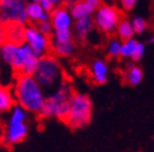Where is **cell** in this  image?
<instances>
[{
    "mask_svg": "<svg viewBox=\"0 0 154 152\" xmlns=\"http://www.w3.org/2000/svg\"><path fill=\"white\" fill-rule=\"evenodd\" d=\"M15 105H16V99L12 88L2 86V89H0V111L3 113L10 112Z\"/></svg>",
    "mask_w": 154,
    "mask_h": 152,
    "instance_id": "18",
    "label": "cell"
},
{
    "mask_svg": "<svg viewBox=\"0 0 154 152\" xmlns=\"http://www.w3.org/2000/svg\"><path fill=\"white\" fill-rule=\"evenodd\" d=\"M28 135V127L26 122H8L3 133V142L14 146L22 142Z\"/></svg>",
    "mask_w": 154,
    "mask_h": 152,
    "instance_id": "9",
    "label": "cell"
},
{
    "mask_svg": "<svg viewBox=\"0 0 154 152\" xmlns=\"http://www.w3.org/2000/svg\"><path fill=\"white\" fill-rule=\"evenodd\" d=\"M138 42L137 39H128V40H125L122 43V49H121V57L124 60H128V61H132L133 56H134V52H136V49H137V45H138Z\"/></svg>",
    "mask_w": 154,
    "mask_h": 152,
    "instance_id": "20",
    "label": "cell"
},
{
    "mask_svg": "<svg viewBox=\"0 0 154 152\" xmlns=\"http://www.w3.org/2000/svg\"><path fill=\"white\" fill-rule=\"evenodd\" d=\"M115 33H116V37L120 38L122 42L134 38L136 32H134V27H133L132 20H128V18H126V17H122L121 21L118 25V28H116V32Z\"/></svg>",
    "mask_w": 154,
    "mask_h": 152,
    "instance_id": "19",
    "label": "cell"
},
{
    "mask_svg": "<svg viewBox=\"0 0 154 152\" xmlns=\"http://www.w3.org/2000/svg\"><path fill=\"white\" fill-rule=\"evenodd\" d=\"M121 18V9L112 4H102L93 13L95 28L103 34H112L116 32Z\"/></svg>",
    "mask_w": 154,
    "mask_h": 152,
    "instance_id": "6",
    "label": "cell"
},
{
    "mask_svg": "<svg viewBox=\"0 0 154 152\" xmlns=\"http://www.w3.org/2000/svg\"><path fill=\"white\" fill-rule=\"evenodd\" d=\"M108 1H115V0H108Z\"/></svg>",
    "mask_w": 154,
    "mask_h": 152,
    "instance_id": "32",
    "label": "cell"
},
{
    "mask_svg": "<svg viewBox=\"0 0 154 152\" xmlns=\"http://www.w3.org/2000/svg\"><path fill=\"white\" fill-rule=\"evenodd\" d=\"M50 21L55 31H72L75 18L66 5L55 7L50 12Z\"/></svg>",
    "mask_w": 154,
    "mask_h": 152,
    "instance_id": "10",
    "label": "cell"
},
{
    "mask_svg": "<svg viewBox=\"0 0 154 152\" xmlns=\"http://www.w3.org/2000/svg\"><path fill=\"white\" fill-rule=\"evenodd\" d=\"M57 59L53 54L42 56L33 74L44 90L53 91L64 82V69Z\"/></svg>",
    "mask_w": 154,
    "mask_h": 152,
    "instance_id": "4",
    "label": "cell"
},
{
    "mask_svg": "<svg viewBox=\"0 0 154 152\" xmlns=\"http://www.w3.org/2000/svg\"><path fill=\"white\" fill-rule=\"evenodd\" d=\"M50 51L56 57H60V59L70 57L75 52V42L60 43V42L51 40V50Z\"/></svg>",
    "mask_w": 154,
    "mask_h": 152,
    "instance_id": "17",
    "label": "cell"
},
{
    "mask_svg": "<svg viewBox=\"0 0 154 152\" xmlns=\"http://www.w3.org/2000/svg\"><path fill=\"white\" fill-rule=\"evenodd\" d=\"M72 94L71 85L64 80L47 96L39 116L43 118H57L65 122L70 113V99Z\"/></svg>",
    "mask_w": 154,
    "mask_h": 152,
    "instance_id": "3",
    "label": "cell"
},
{
    "mask_svg": "<svg viewBox=\"0 0 154 152\" xmlns=\"http://www.w3.org/2000/svg\"><path fill=\"white\" fill-rule=\"evenodd\" d=\"M51 40L54 42H60V43H69V42H73L75 37H73V32L72 31H55Z\"/></svg>",
    "mask_w": 154,
    "mask_h": 152,
    "instance_id": "22",
    "label": "cell"
},
{
    "mask_svg": "<svg viewBox=\"0 0 154 152\" xmlns=\"http://www.w3.org/2000/svg\"><path fill=\"white\" fill-rule=\"evenodd\" d=\"M51 1L54 3L55 7H59V6H63V5H65V1H66V0H51Z\"/></svg>",
    "mask_w": 154,
    "mask_h": 152,
    "instance_id": "29",
    "label": "cell"
},
{
    "mask_svg": "<svg viewBox=\"0 0 154 152\" xmlns=\"http://www.w3.org/2000/svg\"><path fill=\"white\" fill-rule=\"evenodd\" d=\"M26 12L28 17V22L31 25H38L43 21L50 20V12L45 11L43 6L41 5V3L33 1V0H29L27 3Z\"/></svg>",
    "mask_w": 154,
    "mask_h": 152,
    "instance_id": "14",
    "label": "cell"
},
{
    "mask_svg": "<svg viewBox=\"0 0 154 152\" xmlns=\"http://www.w3.org/2000/svg\"><path fill=\"white\" fill-rule=\"evenodd\" d=\"M27 0H0V18L2 25L21 23L27 25L28 17L26 12Z\"/></svg>",
    "mask_w": 154,
    "mask_h": 152,
    "instance_id": "7",
    "label": "cell"
},
{
    "mask_svg": "<svg viewBox=\"0 0 154 152\" xmlns=\"http://www.w3.org/2000/svg\"><path fill=\"white\" fill-rule=\"evenodd\" d=\"M11 88L16 99V104L22 106L29 113L39 115L47 100V95L45 90L37 82L34 75L17 74Z\"/></svg>",
    "mask_w": 154,
    "mask_h": 152,
    "instance_id": "2",
    "label": "cell"
},
{
    "mask_svg": "<svg viewBox=\"0 0 154 152\" xmlns=\"http://www.w3.org/2000/svg\"><path fill=\"white\" fill-rule=\"evenodd\" d=\"M147 44H154V35H149L148 38H147Z\"/></svg>",
    "mask_w": 154,
    "mask_h": 152,
    "instance_id": "30",
    "label": "cell"
},
{
    "mask_svg": "<svg viewBox=\"0 0 154 152\" xmlns=\"http://www.w3.org/2000/svg\"><path fill=\"white\" fill-rule=\"evenodd\" d=\"M0 56L2 61L16 74L28 75L34 74L41 60V56L35 54L34 50L25 42L20 44L4 42L0 48Z\"/></svg>",
    "mask_w": 154,
    "mask_h": 152,
    "instance_id": "1",
    "label": "cell"
},
{
    "mask_svg": "<svg viewBox=\"0 0 154 152\" xmlns=\"http://www.w3.org/2000/svg\"><path fill=\"white\" fill-rule=\"evenodd\" d=\"M122 40L120 38H111L106 44V54L109 57L116 59V57H121V49H122Z\"/></svg>",
    "mask_w": 154,
    "mask_h": 152,
    "instance_id": "21",
    "label": "cell"
},
{
    "mask_svg": "<svg viewBox=\"0 0 154 152\" xmlns=\"http://www.w3.org/2000/svg\"><path fill=\"white\" fill-rule=\"evenodd\" d=\"M118 3H119V7L121 9V11L130 12L136 7L138 0H118Z\"/></svg>",
    "mask_w": 154,
    "mask_h": 152,
    "instance_id": "25",
    "label": "cell"
},
{
    "mask_svg": "<svg viewBox=\"0 0 154 152\" xmlns=\"http://www.w3.org/2000/svg\"><path fill=\"white\" fill-rule=\"evenodd\" d=\"M87 1H88L95 10H97V9L103 4V0H87Z\"/></svg>",
    "mask_w": 154,
    "mask_h": 152,
    "instance_id": "28",
    "label": "cell"
},
{
    "mask_svg": "<svg viewBox=\"0 0 154 152\" xmlns=\"http://www.w3.org/2000/svg\"><path fill=\"white\" fill-rule=\"evenodd\" d=\"M65 5L70 9L75 20H80L83 17H91L95 12V9L87 0H66Z\"/></svg>",
    "mask_w": 154,
    "mask_h": 152,
    "instance_id": "13",
    "label": "cell"
},
{
    "mask_svg": "<svg viewBox=\"0 0 154 152\" xmlns=\"http://www.w3.org/2000/svg\"><path fill=\"white\" fill-rule=\"evenodd\" d=\"M25 29L26 26L21 23H5L2 27V42L23 43L25 42Z\"/></svg>",
    "mask_w": 154,
    "mask_h": 152,
    "instance_id": "12",
    "label": "cell"
},
{
    "mask_svg": "<svg viewBox=\"0 0 154 152\" xmlns=\"http://www.w3.org/2000/svg\"><path fill=\"white\" fill-rule=\"evenodd\" d=\"M91 77L95 84L103 85L109 80V66L104 60H94L91 65Z\"/></svg>",
    "mask_w": 154,
    "mask_h": 152,
    "instance_id": "15",
    "label": "cell"
},
{
    "mask_svg": "<svg viewBox=\"0 0 154 152\" xmlns=\"http://www.w3.org/2000/svg\"><path fill=\"white\" fill-rule=\"evenodd\" d=\"M39 3L43 6V9L48 12H51L55 9V5H54V3L51 1V0H39Z\"/></svg>",
    "mask_w": 154,
    "mask_h": 152,
    "instance_id": "27",
    "label": "cell"
},
{
    "mask_svg": "<svg viewBox=\"0 0 154 152\" xmlns=\"http://www.w3.org/2000/svg\"><path fill=\"white\" fill-rule=\"evenodd\" d=\"M144 54H146V44L143 42H138V45H137V49H136V52H134V56H133L132 61L133 62L141 61V59L144 56Z\"/></svg>",
    "mask_w": 154,
    "mask_h": 152,
    "instance_id": "26",
    "label": "cell"
},
{
    "mask_svg": "<svg viewBox=\"0 0 154 152\" xmlns=\"http://www.w3.org/2000/svg\"><path fill=\"white\" fill-rule=\"evenodd\" d=\"M37 27L41 29V32H43L45 35H48V37H50V38L53 37V34H54V32H55L54 26H53V23H51L50 20H47V21H43V22H41V23H38Z\"/></svg>",
    "mask_w": 154,
    "mask_h": 152,
    "instance_id": "24",
    "label": "cell"
},
{
    "mask_svg": "<svg viewBox=\"0 0 154 152\" xmlns=\"http://www.w3.org/2000/svg\"><path fill=\"white\" fill-rule=\"evenodd\" d=\"M132 23H133L136 34H143L148 29V22H147L146 18L142 17V16H134L132 18Z\"/></svg>",
    "mask_w": 154,
    "mask_h": 152,
    "instance_id": "23",
    "label": "cell"
},
{
    "mask_svg": "<svg viewBox=\"0 0 154 152\" xmlns=\"http://www.w3.org/2000/svg\"><path fill=\"white\" fill-rule=\"evenodd\" d=\"M33 1H38V3H39V0H33Z\"/></svg>",
    "mask_w": 154,
    "mask_h": 152,
    "instance_id": "31",
    "label": "cell"
},
{
    "mask_svg": "<svg viewBox=\"0 0 154 152\" xmlns=\"http://www.w3.org/2000/svg\"><path fill=\"white\" fill-rule=\"evenodd\" d=\"M93 104L88 95L73 92L70 99V113L65 123L71 129H82L91 123Z\"/></svg>",
    "mask_w": 154,
    "mask_h": 152,
    "instance_id": "5",
    "label": "cell"
},
{
    "mask_svg": "<svg viewBox=\"0 0 154 152\" xmlns=\"http://www.w3.org/2000/svg\"><path fill=\"white\" fill-rule=\"evenodd\" d=\"M94 28H95V25H94L93 16L83 17V18H80V20H75V25H73V29H72L75 39L80 43L87 42L89 35L93 33Z\"/></svg>",
    "mask_w": 154,
    "mask_h": 152,
    "instance_id": "11",
    "label": "cell"
},
{
    "mask_svg": "<svg viewBox=\"0 0 154 152\" xmlns=\"http://www.w3.org/2000/svg\"><path fill=\"white\" fill-rule=\"evenodd\" d=\"M124 78L128 85L137 86L143 80V71L138 65H136V62L131 61L127 63V68H126Z\"/></svg>",
    "mask_w": 154,
    "mask_h": 152,
    "instance_id": "16",
    "label": "cell"
},
{
    "mask_svg": "<svg viewBox=\"0 0 154 152\" xmlns=\"http://www.w3.org/2000/svg\"><path fill=\"white\" fill-rule=\"evenodd\" d=\"M25 43L29 45L35 54L42 57L50 52L51 50V38L45 35L37 25H26L25 29Z\"/></svg>",
    "mask_w": 154,
    "mask_h": 152,
    "instance_id": "8",
    "label": "cell"
}]
</instances>
